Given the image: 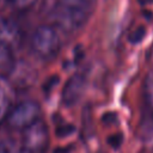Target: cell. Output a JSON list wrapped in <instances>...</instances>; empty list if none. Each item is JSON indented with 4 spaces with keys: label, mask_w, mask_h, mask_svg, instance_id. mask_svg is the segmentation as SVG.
I'll return each mask as SVG.
<instances>
[{
    "label": "cell",
    "mask_w": 153,
    "mask_h": 153,
    "mask_svg": "<svg viewBox=\"0 0 153 153\" xmlns=\"http://www.w3.org/2000/svg\"><path fill=\"white\" fill-rule=\"evenodd\" d=\"M137 2H140L141 5H145V4H149V2H153V0H137Z\"/></svg>",
    "instance_id": "obj_16"
},
{
    "label": "cell",
    "mask_w": 153,
    "mask_h": 153,
    "mask_svg": "<svg viewBox=\"0 0 153 153\" xmlns=\"http://www.w3.org/2000/svg\"><path fill=\"white\" fill-rule=\"evenodd\" d=\"M17 65L13 48L0 42V78H8Z\"/></svg>",
    "instance_id": "obj_7"
},
{
    "label": "cell",
    "mask_w": 153,
    "mask_h": 153,
    "mask_svg": "<svg viewBox=\"0 0 153 153\" xmlns=\"http://www.w3.org/2000/svg\"><path fill=\"white\" fill-rule=\"evenodd\" d=\"M146 98H147L148 106L153 111V71L148 74L146 80Z\"/></svg>",
    "instance_id": "obj_12"
},
{
    "label": "cell",
    "mask_w": 153,
    "mask_h": 153,
    "mask_svg": "<svg viewBox=\"0 0 153 153\" xmlns=\"http://www.w3.org/2000/svg\"><path fill=\"white\" fill-rule=\"evenodd\" d=\"M123 142V135L121 133H116V134H112L108 137V143L110 145L111 148L114 149H118L121 147Z\"/></svg>",
    "instance_id": "obj_13"
},
{
    "label": "cell",
    "mask_w": 153,
    "mask_h": 153,
    "mask_svg": "<svg viewBox=\"0 0 153 153\" xmlns=\"http://www.w3.org/2000/svg\"><path fill=\"white\" fill-rule=\"evenodd\" d=\"M88 17V13L74 10L71 7H66L62 5H57L51 13V18L54 23L63 29L67 32H73L84 26Z\"/></svg>",
    "instance_id": "obj_4"
},
{
    "label": "cell",
    "mask_w": 153,
    "mask_h": 153,
    "mask_svg": "<svg viewBox=\"0 0 153 153\" xmlns=\"http://www.w3.org/2000/svg\"><path fill=\"white\" fill-rule=\"evenodd\" d=\"M57 1L62 6L79 10V11H82L86 13L90 12V10L92 8V6L94 4V0H57Z\"/></svg>",
    "instance_id": "obj_8"
},
{
    "label": "cell",
    "mask_w": 153,
    "mask_h": 153,
    "mask_svg": "<svg viewBox=\"0 0 153 153\" xmlns=\"http://www.w3.org/2000/svg\"><path fill=\"white\" fill-rule=\"evenodd\" d=\"M41 106L35 100H24L14 105L5 117L6 124L16 130H24L41 117Z\"/></svg>",
    "instance_id": "obj_2"
},
{
    "label": "cell",
    "mask_w": 153,
    "mask_h": 153,
    "mask_svg": "<svg viewBox=\"0 0 153 153\" xmlns=\"http://www.w3.org/2000/svg\"><path fill=\"white\" fill-rule=\"evenodd\" d=\"M55 153H69V149H68V148H61V147H60Z\"/></svg>",
    "instance_id": "obj_15"
},
{
    "label": "cell",
    "mask_w": 153,
    "mask_h": 153,
    "mask_svg": "<svg viewBox=\"0 0 153 153\" xmlns=\"http://www.w3.org/2000/svg\"><path fill=\"white\" fill-rule=\"evenodd\" d=\"M30 44L36 56L44 61H50L57 56L61 49V38L53 26L41 25L33 31Z\"/></svg>",
    "instance_id": "obj_1"
},
{
    "label": "cell",
    "mask_w": 153,
    "mask_h": 153,
    "mask_svg": "<svg viewBox=\"0 0 153 153\" xmlns=\"http://www.w3.org/2000/svg\"><path fill=\"white\" fill-rule=\"evenodd\" d=\"M48 142V127L39 118L23 130L22 153H45Z\"/></svg>",
    "instance_id": "obj_3"
},
{
    "label": "cell",
    "mask_w": 153,
    "mask_h": 153,
    "mask_svg": "<svg viewBox=\"0 0 153 153\" xmlns=\"http://www.w3.org/2000/svg\"><path fill=\"white\" fill-rule=\"evenodd\" d=\"M7 1L14 8L19 10V11H26V10H30L31 7H33L38 0H7Z\"/></svg>",
    "instance_id": "obj_10"
},
{
    "label": "cell",
    "mask_w": 153,
    "mask_h": 153,
    "mask_svg": "<svg viewBox=\"0 0 153 153\" xmlns=\"http://www.w3.org/2000/svg\"><path fill=\"white\" fill-rule=\"evenodd\" d=\"M145 35H146V30L143 27H137L136 30H134L130 33V36H129L128 39H129V42L136 44V43H139V42L142 41V38L145 37Z\"/></svg>",
    "instance_id": "obj_14"
},
{
    "label": "cell",
    "mask_w": 153,
    "mask_h": 153,
    "mask_svg": "<svg viewBox=\"0 0 153 153\" xmlns=\"http://www.w3.org/2000/svg\"><path fill=\"white\" fill-rule=\"evenodd\" d=\"M8 105H10V102H8L7 93L0 86V122L6 117L7 111H8Z\"/></svg>",
    "instance_id": "obj_11"
},
{
    "label": "cell",
    "mask_w": 153,
    "mask_h": 153,
    "mask_svg": "<svg viewBox=\"0 0 153 153\" xmlns=\"http://www.w3.org/2000/svg\"><path fill=\"white\" fill-rule=\"evenodd\" d=\"M2 4H4V0H0V7L2 6Z\"/></svg>",
    "instance_id": "obj_17"
},
{
    "label": "cell",
    "mask_w": 153,
    "mask_h": 153,
    "mask_svg": "<svg viewBox=\"0 0 153 153\" xmlns=\"http://www.w3.org/2000/svg\"><path fill=\"white\" fill-rule=\"evenodd\" d=\"M75 131V127L69 124V123H61L56 127V130H55V134L57 137H67L69 135H72L73 133Z\"/></svg>",
    "instance_id": "obj_9"
},
{
    "label": "cell",
    "mask_w": 153,
    "mask_h": 153,
    "mask_svg": "<svg viewBox=\"0 0 153 153\" xmlns=\"http://www.w3.org/2000/svg\"><path fill=\"white\" fill-rule=\"evenodd\" d=\"M22 39L23 32L19 24L11 18L0 17V42L14 49L20 45Z\"/></svg>",
    "instance_id": "obj_6"
},
{
    "label": "cell",
    "mask_w": 153,
    "mask_h": 153,
    "mask_svg": "<svg viewBox=\"0 0 153 153\" xmlns=\"http://www.w3.org/2000/svg\"><path fill=\"white\" fill-rule=\"evenodd\" d=\"M86 85V78L85 75L76 73L73 74L65 84L63 88H62V96H61V100L65 106H73L78 103V100L80 99L82 91L85 88Z\"/></svg>",
    "instance_id": "obj_5"
}]
</instances>
